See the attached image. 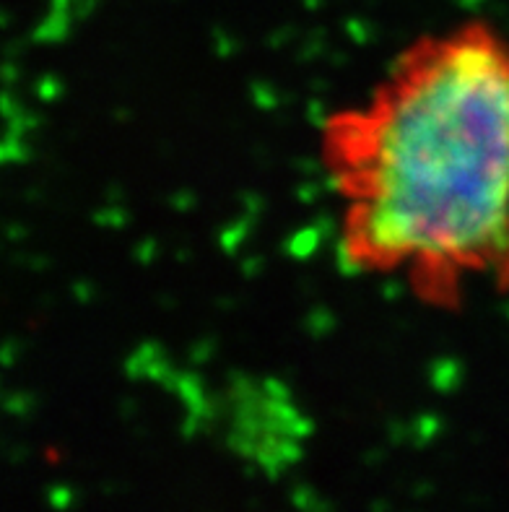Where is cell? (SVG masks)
<instances>
[{
	"instance_id": "1",
	"label": "cell",
	"mask_w": 509,
	"mask_h": 512,
	"mask_svg": "<svg viewBox=\"0 0 509 512\" xmlns=\"http://www.w3.org/2000/svg\"><path fill=\"white\" fill-rule=\"evenodd\" d=\"M354 234L372 258L473 266L509 250V52L442 42L361 130Z\"/></svg>"
},
{
	"instance_id": "2",
	"label": "cell",
	"mask_w": 509,
	"mask_h": 512,
	"mask_svg": "<svg viewBox=\"0 0 509 512\" xmlns=\"http://www.w3.org/2000/svg\"><path fill=\"white\" fill-rule=\"evenodd\" d=\"M68 500H71V497H68V492H60V489H55V492H52V505L55 507H68Z\"/></svg>"
}]
</instances>
